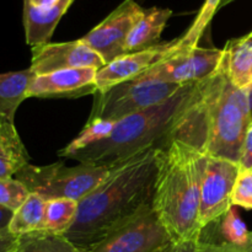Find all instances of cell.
I'll use <instances>...</instances> for the list:
<instances>
[{
  "mask_svg": "<svg viewBox=\"0 0 252 252\" xmlns=\"http://www.w3.org/2000/svg\"><path fill=\"white\" fill-rule=\"evenodd\" d=\"M171 15L172 11L170 9L150 7L144 10L143 16L128 36L126 53L145 51L158 46L162 31Z\"/></svg>",
  "mask_w": 252,
  "mask_h": 252,
  "instance_id": "16",
  "label": "cell"
},
{
  "mask_svg": "<svg viewBox=\"0 0 252 252\" xmlns=\"http://www.w3.org/2000/svg\"><path fill=\"white\" fill-rule=\"evenodd\" d=\"M112 167L80 164L65 166L63 162L22 167L15 179L26 186L30 193H36L46 201L57 198H70L81 201L93 192L111 172Z\"/></svg>",
  "mask_w": 252,
  "mask_h": 252,
  "instance_id": "5",
  "label": "cell"
},
{
  "mask_svg": "<svg viewBox=\"0 0 252 252\" xmlns=\"http://www.w3.org/2000/svg\"><path fill=\"white\" fill-rule=\"evenodd\" d=\"M79 252H83V251H79Z\"/></svg>",
  "mask_w": 252,
  "mask_h": 252,
  "instance_id": "34",
  "label": "cell"
},
{
  "mask_svg": "<svg viewBox=\"0 0 252 252\" xmlns=\"http://www.w3.org/2000/svg\"><path fill=\"white\" fill-rule=\"evenodd\" d=\"M223 59L224 49L201 48L198 46L184 47L179 39V46L172 53L135 79L177 85L196 83L216 73Z\"/></svg>",
  "mask_w": 252,
  "mask_h": 252,
  "instance_id": "7",
  "label": "cell"
},
{
  "mask_svg": "<svg viewBox=\"0 0 252 252\" xmlns=\"http://www.w3.org/2000/svg\"><path fill=\"white\" fill-rule=\"evenodd\" d=\"M231 204L252 209V170H240L231 196Z\"/></svg>",
  "mask_w": 252,
  "mask_h": 252,
  "instance_id": "26",
  "label": "cell"
},
{
  "mask_svg": "<svg viewBox=\"0 0 252 252\" xmlns=\"http://www.w3.org/2000/svg\"><path fill=\"white\" fill-rule=\"evenodd\" d=\"M29 196V189L17 179H0V206L15 212L22 206Z\"/></svg>",
  "mask_w": 252,
  "mask_h": 252,
  "instance_id": "25",
  "label": "cell"
},
{
  "mask_svg": "<svg viewBox=\"0 0 252 252\" xmlns=\"http://www.w3.org/2000/svg\"><path fill=\"white\" fill-rule=\"evenodd\" d=\"M29 161L30 155L14 123H0V179L14 177Z\"/></svg>",
  "mask_w": 252,
  "mask_h": 252,
  "instance_id": "18",
  "label": "cell"
},
{
  "mask_svg": "<svg viewBox=\"0 0 252 252\" xmlns=\"http://www.w3.org/2000/svg\"><path fill=\"white\" fill-rule=\"evenodd\" d=\"M33 78L30 68L0 74V123H14L17 108L29 98L27 93Z\"/></svg>",
  "mask_w": 252,
  "mask_h": 252,
  "instance_id": "17",
  "label": "cell"
},
{
  "mask_svg": "<svg viewBox=\"0 0 252 252\" xmlns=\"http://www.w3.org/2000/svg\"><path fill=\"white\" fill-rule=\"evenodd\" d=\"M11 252H79L63 234L49 230H36L17 235Z\"/></svg>",
  "mask_w": 252,
  "mask_h": 252,
  "instance_id": "21",
  "label": "cell"
},
{
  "mask_svg": "<svg viewBox=\"0 0 252 252\" xmlns=\"http://www.w3.org/2000/svg\"><path fill=\"white\" fill-rule=\"evenodd\" d=\"M228 59L230 80L244 89L252 83V31L240 38L231 39L223 48Z\"/></svg>",
  "mask_w": 252,
  "mask_h": 252,
  "instance_id": "19",
  "label": "cell"
},
{
  "mask_svg": "<svg viewBox=\"0 0 252 252\" xmlns=\"http://www.w3.org/2000/svg\"><path fill=\"white\" fill-rule=\"evenodd\" d=\"M233 1H235V0H221V4H220V6H219V9L223 6H225V5L230 4V2H233Z\"/></svg>",
  "mask_w": 252,
  "mask_h": 252,
  "instance_id": "33",
  "label": "cell"
},
{
  "mask_svg": "<svg viewBox=\"0 0 252 252\" xmlns=\"http://www.w3.org/2000/svg\"><path fill=\"white\" fill-rule=\"evenodd\" d=\"M157 149L112 167L108 176L78 202L75 221L63 235L79 251L90 252L117 229L153 208Z\"/></svg>",
  "mask_w": 252,
  "mask_h": 252,
  "instance_id": "1",
  "label": "cell"
},
{
  "mask_svg": "<svg viewBox=\"0 0 252 252\" xmlns=\"http://www.w3.org/2000/svg\"><path fill=\"white\" fill-rule=\"evenodd\" d=\"M221 4V0H206L202 6V9L199 10L198 15H197L196 20L192 24V26L189 27V31L184 34L182 38H180V42L184 47H197L198 44L199 38L203 34L204 30L207 29V26L209 25L211 20L213 19L214 14L217 12V10L219 9Z\"/></svg>",
  "mask_w": 252,
  "mask_h": 252,
  "instance_id": "24",
  "label": "cell"
},
{
  "mask_svg": "<svg viewBox=\"0 0 252 252\" xmlns=\"http://www.w3.org/2000/svg\"><path fill=\"white\" fill-rule=\"evenodd\" d=\"M177 46H179V39H175L166 43H159L158 46L145 51L127 53L110 62L105 66L98 69L96 74L97 91L103 93L118 84L138 78L150 66L172 53Z\"/></svg>",
  "mask_w": 252,
  "mask_h": 252,
  "instance_id": "13",
  "label": "cell"
},
{
  "mask_svg": "<svg viewBox=\"0 0 252 252\" xmlns=\"http://www.w3.org/2000/svg\"><path fill=\"white\" fill-rule=\"evenodd\" d=\"M14 212L11 209L6 208L4 206H0V236H4L10 234L9 226L11 223Z\"/></svg>",
  "mask_w": 252,
  "mask_h": 252,
  "instance_id": "30",
  "label": "cell"
},
{
  "mask_svg": "<svg viewBox=\"0 0 252 252\" xmlns=\"http://www.w3.org/2000/svg\"><path fill=\"white\" fill-rule=\"evenodd\" d=\"M17 236L12 234L0 236V252H11L16 245Z\"/></svg>",
  "mask_w": 252,
  "mask_h": 252,
  "instance_id": "31",
  "label": "cell"
},
{
  "mask_svg": "<svg viewBox=\"0 0 252 252\" xmlns=\"http://www.w3.org/2000/svg\"><path fill=\"white\" fill-rule=\"evenodd\" d=\"M250 231L239 216L235 206L225 214L204 226L199 234V244L202 246H243L248 243Z\"/></svg>",
  "mask_w": 252,
  "mask_h": 252,
  "instance_id": "14",
  "label": "cell"
},
{
  "mask_svg": "<svg viewBox=\"0 0 252 252\" xmlns=\"http://www.w3.org/2000/svg\"><path fill=\"white\" fill-rule=\"evenodd\" d=\"M201 249L202 252H252V231H250L248 243L243 246H218V248H209V246L201 245Z\"/></svg>",
  "mask_w": 252,
  "mask_h": 252,
  "instance_id": "28",
  "label": "cell"
},
{
  "mask_svg": "<svg viewBox=\"0 0 252 252\" xmlns=\"http://www.w3.org/2000/svg\"><path fill=\"white\" fill-rule=\"evenodd\" d=\"M174 244L152 208L117 229L90 252H167Z\"/></svg>",
  "mask_w": 252,
  "mask_h": 252,
  "instance_id": "9",
  "label": "cell"
},
{
  "mask_svg": "<svg viewBox=\"0 0 252 252\" xmlns=\"http://www.w3.org/2000/svg\"><path fill=\"white\" fill-rule=\"evenodd\" d=\"M201 202L199 228L220 218L233 207L231 196L240 172V165L231 160L201 152Z\"/></svg>",
  "mask_w": 252,
  "mask_h": 252,
  "instance_id": "8",
  "label": "cell"
},
{
  "mask_svg": "<svg viewBox=\"0 0 252 252\" xmlns=\"http://www.w3.org/2000/svg\"><path fill=\"white\" fill-rule=\"evenodd\" d=\"M192 121L201 152L239 164L252 126V83L234 85L225 51L218 70L204 79Z\"/></svg>",
  "mask_w": 252,
  "mask_h": 252,
  "instance_id": "3",
  "label": "cell"
},
{
  "mask_svg": "<svg viewBox=\"0 0 252 252\" xmlns=\"http://www.w3.org/2000/svg\"><path fill=\"white\" fill-rule=\"evenodd\" d=\"M116 122L103 120H90L86 123L85 128L80 132V134L71 143H69L63 150L59 152V155L63 158H68L69 155L85 149L86 147L95 144V143L103 140L112 133Z\"/></svg>",
  "mask_w": 252,
  "mask_h": 252,
  "instance_id": "23",
  "label": "cell"
},
{
  "mask_svg": "<svg viewBox=\"0 0 252 252\" xmlns=\"http://www.w3.org/2000/svg\"><path fill=\"white\" fill-rule=\"evenodd\" d=\"M201 150L181 139L157 149L153 211L174 241L198 239Z\"/></svg>",
  "mask_w": 252,
  "mask_h": 252,
  "instance_id": "4",
  "label": "cell"
},
{
  "mask_svg": "<svg viewBox=\"0 0 252 252\" xmlns=\"http://www.w3.org/2000/svg\"><path fill=\"white\" fill-rule=\"evenodd\" d=\"M74 0H61L49 10H39L24 0V27L26 42L31 47L49 42L57 25Z\"/></svg>",
  "mask_w": 252,
  "mask_h": 252,
  "instance_id": "15",
  "label": "cell"
},
{
  "mask_svg": "<svg viewBox=\"0 0 252 252\" xmlns=\"http://www.w3.org/2000/svg\"><path fill=\"white\" fill-rule=\"evenodd\" d=\"M203 80L185 84L159 105L143 110L115 123L103 140L69 155L80 164L115 167L154 148H165L176 139L198 100Z\"/></svg>",
  "mask_w": 252,
  "mask_h": 252,
  "instance_id": "2",
  "label": "cell"
},
{
  "mask_svg": "<svg viewBox=\"0 0 252 252\" xmlns=\"http://www.w3.org/2000/svg\"><path fill=\"white\" fill-rule=\"evenodd\" d=\"M144 9L134 0H125L102 22L94 27L81 41L102 58L105 64L125 56L128 36Z\"/></svg>",
  "mask_w": 252,
  "mask_h": 252,
  "instance_id": "10",
  "label": "cell"
},
{
  "mask_svg": "<svg viewBox=\"0 0 252 252\" xmlns=\"http://www.w3.org/2000/svg\"><path fill=\"white\" fill-rule=\"evenodd\" d=\"M105 62L95 51L80 39L63 43H46L32 47L31 69L34 75L75 68L105 66Z\"/></svg>",
  "mask_w": 252,
  "mask_h": 252,
  "instance_id": "11",
  "label": "cell"
},
{
  "mask_svg": "<svg viewBox=\"0 0 252 252\" xmlns=\"http://www.w3.org/2000/svg\"><path fill=\"white\" fill-rule=\"evenodd\" d=\"M79 203L75 199L57 198L47 201L44 230L64 234L75 221Z\"/></svg>",
  "mask_w": 252,
  "mask_h": 252,
  "instance_id": "22",
  "label": "cell"
},
{
  "mask_svg": "<svg viewBox=\"0 0 252 252\" xmlns=\"http://www.w3.org/2000/svg\"><path fill=\"white\" fill-rule=\"evenodd\" d=\"M167 252H202L198 239L176 241Z\"/></svg>",
  "mask_w": 252,
  "mask_h": 252,
  "instance_id": "29",
  "label": "cell"
},
{
  "mask_svg": "<svg viewBox=\"0 0 252 252\" xmlns=\"http://www.w3.org/2000/svg\"><path fill=\"white\" fill-rule=\"evenodd\" d=\"M47 201L36 193H30L26 201L17 211L14 212L9 231L12 235L44 230Z\"/></svg>",
  "mask_w": 252,
  "mask_h": 252,
  "instance_id": "20",
  "label": "cell"
},
{
  "mask_svg": "<svg viewBox=\"0 0 252 252\" xmlns=\"http://www.w3.org/2000/svg\"><path fill=\"white\" fill-rule=\"evenodd\" d=\"M181 86L171 83L133 79L103 93L97 91L89 121L118 122L128 116L164 102L177 93Z\"/></svg>",
  "mask_w": 252,
  "mask_h": 252,
  "instance_id": "6",
  "label": "cell"
},
{
  "mask_svg": "<svg viewBox=\"0 0 252 252\" xmlns=\"http://www.w3.org/2000/svg\"><path fill=\"white\" fill-rule=\"evenodd\" d=\"M25 1H29L36 9L49 10L56 6L61 0H25Z\"/></svg>",
  "mask_w": 252,
  "mask_h": 252,
  "instance_id": "32",
  "label": "cell"
},
{
  "mask_svg": "<svg viewBox=\"0 0 252 252\" xmlns=\"http://www.w3.org/2000/svg\"><path fill=\"white\" fill-rule=\"evenodd\" d=\"M95 68H75L34 75L30 84L29 97L76 98L97 93Z\"/></svg>",
  "mask_w": 252,
  "mask_h": 252,
  "instance_id": "12",
  "label": "cell"
},
{
  "mask_svg": "<svg viewBox=\"0 0 252 252\" xmlns=\"http://www.w3.org/2000/svg\"><path fill=\"white\" fill-rule=\"evenodd\" d=\"M239 165L240 170H252V126L246 134Z\"/></svg>",
  "mask_w": 252,
  "mask_h": 252,
  "instance_id": "27",
  "label": "cell"
}]
</instances>
